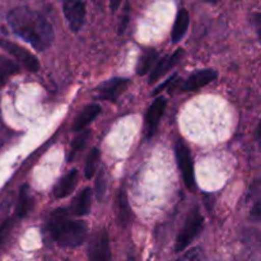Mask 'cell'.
I'll return each mask as SVG.
<instances>
[{"label": "cell", "instance_id": "cell-24", "mask_svg": "<svg viewBox=\"0 0 261 261\" xmlns=\"http://www.w3.org/2000/svg\"><path fill=\"white\" fill-rule=\"evenodd\" d=\"M12 228H13V221H12V219L4 222V223L0 226V247H2V245L5 242L7 237L9 236Z\"/></svg>", "mask_w": 261, "mask_h": 261}, {"label": "cell", "instance_id": "cell-20", "mask_svg": "<svg viewBox=\"0 0 261 261\" xmlns=\"http://www.w3.org/2000/svg\"><path fill=\"white\" fill-rule=\"evenodd\" d=\"M99 161V150L97 148H93L91 150V153L87 157V162H86V177L91 178L92 176L94 175L97 170V163Z\"/></svg>", "mask_w": 261, "mask_h": 261}, {"label": "cell", "instance_id": "cell-9", "mask_svg": "<svg viewBox=\"0 0 261 261\" xmlns=\"http://www.w3.org/2000/svg\"><path fill=\"white\" fill-rule=\"evenodd\" d=\"M166 110V99L160 97V98H155L153 101V103L150 105V107L148 109L147 112V132L149 137H152L153 134L157 130L158 125H160L161 119H162L163 114H165Z\"/></svg>", "mask_w": 261, "mask_h": 261}, {"label": "cell", "instance_id": "cell-29", "mask_svg": "<svg viewBox=\"0 0 261 261\" xmlns=\"http://www.w3.org/2000/svg\"><path fill=\"white\" fill-rule=\"evenodd\" d=\"M205 2L211 3V4H217L218 2H221V0H205Z\"/></svg>", "mask_w": 261, "mask_h": 261}, {"label": "cell", "instance_id": "cell-13", "mask_svg": "<svg viewBox=\"0 0 261 261\" xmlns=\"http://www.w3.org/2000/svg\"><path fill=\"white\" fill-rule=\"evenodd\" d=\"M76 181H78V171L71 170L70 172L66 173V175L61 178L60 182L56 185L55 190H54L56 198L63 199L66 198L68 195H70L71 191L75 188Z\"/></svg>", "mask_w": 261, "mask_h": 261}, {"label": "cell", "instance_id": "cell-26", "mask_svg": "<svg viewBox=\"0 0 261 261\" xmlns=\"http://www.w3.org/2000/svg\"><path fill=\"white\" fill-rule=\"evenodd\" d=\"M175 79H176V76H172V78H170V79H168V81H166L163 84H161V86H158L157 88L154 89V92H153V96H155V94H158V93H160V92H162L163 89L167 88V87L172 86V84L175 83Z\"/></svg>", "mask_w": 261, "mask_h": 261}, {"label": "cell", "instance_id": "cell-27", "mask_svg": "<svg viewBox=\"0 0 261 261\" xmlns=\"http://www.w3.org/2000/svg\"><path fill=\"white\" fill-rule=\"evenodd\" d=\"M109 2H110V8H111L112 12H116V10L119 9L121 0H109Z\"/></svg>", "mask_w": 261, "mask_h": 261}, {"label": "cell", "instance_id": "cell-11", "mask_svg": "<svg viewBox=\"0 0 261 261\" xmlns=\"http://www.w3.org/2000/svg\"><path fill=\"white\" fill-rule=\"evenodd\" d=\"M182 54H184V51L180 48V50H177L175 54H172V55H167V56H165V58L160 59V60H158V63L154 65V68H153L152 73H150V75H149L150 83H154V82L160 81L161 76L165 75V74L167 73L171 68H173V66H175L176 64L180 61Z\"/></svg>", "mask_w": 261, "mask_h": 261}, {"label": "cell", "instance_id": "cell-12", "mask_svg": "<svg viewBox=\"0 0 261 261\" xmlns=\"http://www.w3.org/2000/svg\"><path fill=\"white\" fill-rule=\"evenodd\" d=\"M116 221L122 228H125L130 221V206L124 190H120L116 195Z\"/></svg>", "mask_w": 261, "mask_h": 261}, {"label": "cell", "instance_id": "cell-6", "mask_svg": "<svg viewBox=\"0 0 261 261\" xmlns=\"http://www.w3.org/2000/svg\"><path fill=\"white\" fill-rule=\"evenodd\" d=\"M88 256L91 261H110L111 249H110V237L106 229L96 232L92 237L88 249Z\"/></svg>", "mask_w": 261, "mask_h": 261}, {"label": "cell", "instance_id": "cell-22", "mask_svg": "<svg viewBox=\"0 0 261 261\" xmlns=\"http://www.w3.org/2000/svg\"><path fill=\"white\" fill-rule=\"evenodd\" d=\"M176 261H201V251L198 247H194L181 255Z\"/></svg>", "mask_w": 261, "mask_h": 261}, {"label": "cell", "instance_id": "cell-3", "mask_svg": "<svg viewBox=\"0 0 261 261\" xmlns=\"http://www.w3.org/2000/svg\"><path fill=\"white\" fill-rule=\"evenodd\" d=\"M203 224L204 218L200 212H199V209L195 208L194 211H191L188 218H186L185 224H184L180 233H178L177 240H176V252L184 251L194 241V239L200 233Z\"/></svg>", "mask_w": 261, "mask_h": 261}, {"label": "cell", "instance_id": "cell-28", "mask_svg": "<svg viewBox=\"0 0 261 261\" xmlns=\"http://www.w3.org/2000/svg\"><path fill=\"white\" fill-rule=\"evenodd\" d=\"M251 216L255 217V219H259L260 218V203H259V201H257V203L255 204L254 211H252Z\"/></svg>", "mask_w": 261, "mask_h": 261}, {"label": "cell", "instance_id": "cell-16", "mask_svg": "<svg viewBox=\"0 0 261 261\" xmlns=\"http://www.w3.org/2000/svg\"><path fill=\"white\" fill-rule=\"evenodd\" d=\"M189 22H190V17L186 9L178 10L177 15H176L175 24H173L172 30V41L173 42H178L181 38L185 36L186 31L189 28Z\"/></svg>", "mask_w": 261, "mask_h": 261}, {"label": "cell", "instance_id": "cell-5", "mask_svg": "<svg viewBox=\"0 0 261 261\" xmlns=\"http://www.w3.org/2000/svg\"><path fill=\"white\" fill-rule=\"evenodd\" d=\"M176 158H177L178 168L182 173V178L185 181L186 188L193 190L195 186V173H194V165L191 160L190 149L182 142H177L176 144Z\"/></svg>", "mask_w": 261, "mask_h": 261}, {"label": "cell", "instance_id": "cell-4", "mask_svg": "<svg viewBox=\"0 0 261 261\" xmlns=\"http://www.w3.org/2000/svg\"><path fill=\"white\" fill-rule=\"evenodd\" d=\"M87 0H63V10L69 27L74 32H79L86 22Z\"/></svg>", "mask_w": 261, "mask_h": 261}, {"label": "cell", "instance_id": "cell-17", "mask_svg": "<svg viewBox=\"0 0 261 261\" xmlns=\"http://www.w3.org/2000/svg\"><path fill=\"white\" fill-rule=\"evenodd\" d=\"M32 198H31L30 189L28 186H23L20 189L19 198H18V205H17V216L19 218H23L28 214V212L32 208Z\"/></svg>", "mask_w": 261, "mask_h": 261}, {"label": "cell", "instance_id": "cell-7", "mask_svg": "<svg viewBox=\"0 0 261 261\" xmlns=\"http://www.w3.org/2000/svg\"><path fill=\"white\" fill-rule=\"evenodd\" d=\"M0 46H2L8 54H10L15 60L19 61L24 68H27L28 70L37 71L38 69H40V63H38L37 58H36L31 51L25 50L22 46L17 45V43L8 40L0 41Z\"/></svg>", "mask_w": 261, "mask_h": 261}, {"label": "cell", "instance_id": "cell-10", "mask_svg": "<svg viewBox=\"0 0 261 261\" xmlns=\"http://www.w3.org/2000/svg\"><path fill=\"white\" fill-rule=\"evenodd\" d=\"M217 78V73L213 69H203V70L195 71L191 74L186 82L184 83V91H196L199 88H203L206 84L212 83Z\"/></svg>", "mask_w": 261, "mask_h": 261}, {"label": "cell", "instance_id": "cell-8", "mask_svg": "<svg viewBox=\"0 0 261 261\" xmlns=\"http://www.w3.org/2000/svg\"><path fill=\"white\" fill-rule=\"evenodd\" d=\"M127 84H129V79L125 78H115L111 81H107L106 83H103L97 89L99 99L115 101L126 89Z\"/></svg>", "mask_w": 261, "mask_h": 261}, {"label": "cell", "instance_id": "cell-14", "mask_svg": "<svg viewBox=\"0 0 261 261\" xmlns=\"http://www.w3.org/2000/svg\"><path fill=\"white\" fill-rule=\"evenodd\" d=\"M99 112H101V107H99L98 105H89V106H87L86 109L79 114V116L76 117L75 121H74V132H82L84 127L88 126V125L98 116Z\"/></svg>", "mask_w": 261, "mask_h": 261}, {"label": "cell", "instance_id": "cell-1", "mask_svg": "<svg viewBox=\"0 0 261 261\" xmlns=\"http://www.w3.org/2000/svg\"><path fill=\"white\" fill-rule=\"evenodd\" d=\"M8 23L13 32L35 50H47L55 37L51 23L41 13L28 7H18L10 10Z\"/></svg>", "mask_w": 261, "mask_h": 261}, {"label": "cell", "instance_id": "cell-2", "mask_svg": "<svg viewBox=\"0 0 261 261\" xmlns=\"http://www.w3.org/2000/svg\"><path fill=\"white\" fill-rule=\"evenodd\" d=\"M48 229L53 239L61 246H79L87 236L86 223L82 221H70L64 209L54 212L48 222Z\"/></svg>", "mask_w": 261, "mask_h": 261}, {"label": "cell", "instance_id": "cell-23", "mask_svg": "<svg viewBox=\"0 0 261 261\" xmlns=\"http://www.w3.org/2000/svg\"><path fill=\"white\" fill-rule=\"evenodd\" d=\"M105 190H106V180H105L103 171H101L96 181V191H97V199H98V200H102V196H103Z\"/></svg>", "mask_w": 261, "mask_h": 261}, {"label": "cell", "instance_id": "cell-15", "mask_svg": "<svg viewBox=\"0 0 261 261\" xmlns=\"http://www.w3.org/2000/svg\"><path fill=\"white\" fill-rule=\"evenodd\" d=\"M91 199H92V191L91 189H83L82 193L74 199L73 205H71V212L74 216H86L89 213L91 209Z\"/></svg>", "mask_w": 261, "mask_h": 261}, {"label": "cell", "instance_id": "cell-21", "mask_svg": "<svg viewBox=\"0 0 261 261\" xmlns=\"http://www.w3.org/2000/svg\"><path fill=\"white\" fill-rule=\"evenodd\" d=\"M88 137H89V132H83V133H81V134H78V137H76L75 139H74V142L71 143L69 160H71V158L75 155V153L79 152V150L83 148V145L86 144V140Z\"/></svg>", "mask_w": 261, "mask_h": 261}, {"label": "cell", "instance_id": "cell-25", "mask_svg": "<svg viewBox=\"0 0 261 261\" xmlns=\"http://www.w3.org/2000/svg\"><path fill=\"white\" fill-rule=\"evenodd\" d=\"M127 23H129V7H125L124 10V14H122V20L120 23V27H119V33H124L125 28L127 27Z\"/></svg>", "mask_w": 261, "mask_h": 261}, {"label": "cell", "instance_id": "cell-18", "mask_svg": "<svg viewBox=\"0 0 261 261\" xmlns=\"http://www.w3.org/2000/svg\"><path fill=\"white\" fill-rule=\"evenodd\" d=\"M15 73H18L17 64L5 56H0V87L4 86L7 79Z\"/></svg>", "mask_w": 261, "mask_h": 261}, {"label": "cell", "instance_id": "cell-19", "mask_svg": "<svg viewBox=\"0 0 261 261\" xmlns=\"http://www.w3.org/2000/svg\"><path fill=\"white\" fill-rule=\"evenodd\" d=\"M158 55L154 50H148L144 55H142V58L139 59V63L137 66V73L139 75H144L148 71L150 70L153 65H154V61L157 60Z\"/></svg>", "mask_w": 261, "mask_h": 261}, {"label": "cell", "instance_id": "cell-30", "mask_svg": "<svg viewBox=\"0 0 261 261\" xmlns=\"http://www.w3.org/2000/svg\"><path fill=\"white\" fill-rule=\"evenodd\" d=\"M94 2H96V3H98V2H101V0H94Z\"/></svg>", "mask_w": 261, "mask_h": 261}]
</instances>
